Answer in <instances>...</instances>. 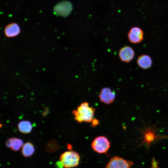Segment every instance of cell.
<instances>
[{"label":"cell","mask_w":168,"mask_h":168,"mask_svg":"<svg viewBox=\"0 0 168 168\" xmlns=\"http://www.w3.org/2000/svg\"><path fill=\"white\" fill-rule=\"evenodd\" d=\"M6 146L9 148H11L12 144V138L8 139L5 143Z\"/></svg>","instance_id":"16"},{"label":"cell","mask_w":168,"mask_h":168,"mask_svg":"<svg viewBox=\"0 0 168 168\" xmlns=\"http://www.w3.org/2000/svg\"><path fill=\"white\" fill-rule=\"evenodd\" d=\"M20 31V27L16 23L9 24L5 26L4 29L5 35L8 38H12L17 36Z\"/></svg>","instance_id":"9"},{"label":"cell","mask_w":168,"mask_h":168,"mask_svg":"<svg viewBox=\"0 0 168 168\" xmlns=\"http://www.w3.org/2000/svg\"><path fill=\"white\" fill-rule=\"evenodd\" d=\"M68 148L69 150H71V149L72 148V147L71 145L69 144H68Z\"/></svg>","instance_id":"18"},{"label":"cell","mask_w":168,"mask_h":168,"mask_svg":"<svg viewBox=\"0 0 168 168\" xmlns=\"http://www.w3.org/2000/svg\"><path fill=\"white\" fill-rule=\"evenodd\" d=\"M152 164L151 168H158V163L155 159H152Z\"/></svg>","instance_id":"15"},{"label":"cell","mask_w":168,"mask_h":168,"mask_svg":"<svg viewBox=\"0 0 168 168\" xmlns=\"http://www.w3.org/2000/svg\"><path fill=\"white\" fill-rule=\"evenodd\" d=\"M137 63L140 68L146 69L151 67L152 60L149 56L144 54L138 56L137 60Z\"/></svg>","instance_id":"10"},{"label":"cell","mask_w":168,"mask_h":168,"mask_svg":"<svg viewBox=\"0 0 168 168\" xmlns=\"http://www.w3.org/2000/svg\"><path fill=\"white\" fill-rule=\"evenodd\" d=\"M95 110L94 108L89 106L88 103L84 102L77 106L76 110H74L72 113L77 123H90L93 119Z\"/></svg>","instance_id":"2"},{"label":"cell","mask_w":168,"mask_h":168,"mask_svg":"<svg viewBox=\"0 0 168 168\" xmlns=\"http://www.w3.org/2000/svg\"><path fill=\"white\" fill-rule=\"evenodd\" d=\"M32 126L31 123L28 121L23 120L19 122L18 125L19 130L21 133L27 134L31 131Z\"/></svg>","instance_id":"11"},{"label":"cell","mask_w":168,"mask_h":168,"mask_svg":"<svg viewBox=\"0 0 168 168\" xmlns=\"http://www.w3.org/2000/svg\"><path fill=\"white\" fill-rule=\"evenodd\" d=\"M35 152V148L33 145L30 142H27L22 146L21 152L25 157L31 156Z\"/></svg>","instance_id":"12"},{"label":"cell","mask_w":168,"mask_h":168,"mask_svg":"<svg viewBox=\"0 0 168 168\" xmlns=\"http://www.w3.org/2000/svg\"><path fill=\"white\" fill-rule=\"evenodd\" d=\"M23 142L21 139L12 138V144L11 149L14 151H17L23 146Z\"/></svg>","instance_id":"14"},{"label":"cell","mask_w":168,"mask_h":168,"mask_svg":"<svg viewBox=\"0 0 168 168\" xmlns=\"http://www.w3.org/2000/svg\"><path fill=\"white\" fill-rule=\"evenodd\" d=\"M133 164L132 161L114 156L108 162L106 168H131Z\"/></svg>","instance_id":"5"},{"label":"cell","mask_w":168,"mask_h":168,"mask_svg":"<svg viewBox=\"0 0 168 168\" xmlns=\"http://www.w3.org/2000/svg\"><path fill=\"white\" fill-rule=\"evenodd\" d=\"M115 94L109 87H104L100 91L99 98L100 100L106 105L110 104L114 100Z\"/></svg>","instance_id":"7"},{"label":"cell","mask_w":168,"mask_h":168,"mask_svg":"<svg viewBox=\"0 0 168 168\" xmlns=\"http://www.w3.org/2000/svg\"><path fill=\"white\" fill-rule=\"evenodd\" d=\"M91 147L92 149L97 153H106L110 147V143L106 138L100 136L96 137L93 140Z\"/></svg>","instance_id":"4"},{"label":"cell","mask_w":168,"mask_h":168,"mask_svg":"<svg viewBox=\"0 0 168 168\" xmlns=\"http://www.w3.org/2000/svg\"><path fill=\"white\" fill-rule=\"evenodd\" d=\"M141 122L144 125L142 128H137V129L141 133V136L139 138L142 140L139 146L144 145L147 148L153 143L156 141L165 139H168V135H159L157 133L158 129L155 124L153 126L150 125V122L148 126H146L144 122L141 120Z\"/></svg>","instance_id":"1"},{"label":"cell","mask_w":168,"mask_h":168,"mask_svg":"<svg viewBox=\"0 0 168 168\" xmlns=\"http://www.w3.org/2000/svg\"><path fill=\"white\" fill-rule=\"evenodd\" d=\"M59 148V145L55 140L52 139L48 142L46 144L45 149L48 152H53L57 151Z\"/></svg>","instance_id":"13"},{"label":"cell","mask_w":168,"mask_h":168,"mask_svg":"<svg viewBox=\"0 0 168 168\" xmlns=\"http://www.w3.org/2000/svg\"><path fill=\"white\" fill-rule=\"evenodd\" d=\"M59 160L64 167L71 168L78 166L80 157L78 153L75 151H67L61 154Z\"/></svg>","instance_id":"3"},{"label":"cell","mask_w":168,"mask_h":168,"mask_svg":"<svg viewBox=\"0 0 168 168\" xmlns=\"http://www.w3.org/2000/svg\"><path fill=\"white\" fill-rule=\"evenodd\" d=\"M134 56L135 52L133 49L129 46H126L122 48L119 51V57L123 62H130L133 59Z\"/></svg>","instance_id":"8"},{"label":"cell","mask_w":168,"mask_h":168,"mask_svg":"<svg viewBox=\"0 0 168 168\" xmlns=\"http://www.w3.org/2000/svg\"><path fill=\"white\" fill-rule=\"evenodd\" d=\"M129 41L136 44L141 42L143 39L144 33L140 28L135 26L131 28L128 35Z\"/></svg>","instance_id":"6"},{"label":"cell","mask_w":168,"mask_h":168,"mask_svg":"<svg viewBox=\"0 0 168 168\" xmlns=\"http://www.w3.org/2000/svg\"><path fill=\"white\" fill-rule=\"evenodd\" d=\"M92 124L93 127L97 126L99 123L98 120L96 119H93L92 121Z\"/></svg>","instance_id":"17"}]
</instances>
